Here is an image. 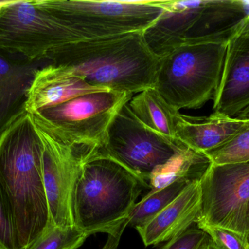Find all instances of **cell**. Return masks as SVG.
<instances>
[{
	"instance_id": "cell-18",
	"label": "cell",
	"mask_w": 249,
	"mask_h": 249,
	"mask_svg": "<svg viewBox=\"0 0 249 249\" xmlns=\"http://www.w3.org/2000/svg\"><path fill=\"white\" fill-rule=\"evenodd\" d=\"M212 164L207 155L184 145L169 160L152 172L148 181L149 192L158 191L176 181H200Z\"/></svg>"
},
{
	"instance_id": "cell-26",
	"label": "cell",
	"mask_w": 249,
	"mask_h": 249,
	"mask_svg": "<svg viewBox=\"0 0 249 249\" xmlns=\"http://www.w3.org/2000/svg\"><path fill=\"white\" fill-rule=\"evenodd\" d=\"M238 32L243 34V35H249V18L243 23L240 30Z\"/></svg>"
},
{
	"instance_id": "cell-4",
	"label": "cell",
	"mask_w": 249,
	"mask_h": 249,
	"mask_svg": "<svg viewBox=\"0 0 249 249\" xmlns=\"http://www.w3.org/2000/svg\"><path fill=\"white\" fill-rule=\"evenodd\" d=\"M228 43L184 41L160 58L154 88L178 112L202 108L219 90Z\"/></svg>"
},
{
	"instance_id": "cell-29",
	"label": "cell",
	"mask_w": 249,
	"mask_h": 249,
	"mask_svg": "<svg viewBox=\"0 0 249 249\" xmlns=\"http://www.w3.org/2000/svg\"><path fill=\"white\" fill-rule=\"evenodd\" d=\"M10 1H0V11H1V9L3 7L8 4Z\"/></svg>"
},
{
	"instance_id": "cell-10",
	"label": "cell",
	"mask_w": 249,
	"mask_h": 249,
	"mask_svg": "<svg viewBox=\"0 0 249 249\" xmlns=\"http://www.w3.org/2000/svg\"><path fill=\"white\" fill-rule=\"evenodd\" d=\"M35 127L42 143V174L51 225L74 227L72 203L76 183L83 164L99 147L68 146L36 124Z\"/></svg>"
},
{
	"instance_id": "cell-8",
	"label": "cell",
	"mask_w": 249,
	"mask_h": 249,
	"mask_svg": "<svg viewBox=\"0 0 249 249\" xmlns=\"http://www.w3.org/2000/svg\"><path fill=\"white\" fill-rule=\"evenodd\" d=\"M184 145L139 121L125 104L111 124L99 153L112 158L148 184L152 172Z\"/></svg>"
},
{
	"instance_id": "cell-22",
	"label": "cell",
	"mask_w": 249,
	"mask_h": 249,
	"mask_svg": "<svg viewBox=\"0 0 249 249\" xmlns=\"http://www.w3.org/2000/svg\"><path fill=\"white\" fill-rule=\"evenodd\" d=\"M229 142L206 153L214 165L249 162V119Z\"/></svg>"
},
{
	"instance_id": "cell-15",
	"label": "cell",
	"mask_w": 249,
	"mask_h": 249,
	"mask_svg": "<svg viewBox=\"0 0 249 249\" xmlns=\"http://www.w3.org/2000/svg\"><path fill=\"white\" fill-rule=\"evenodd\" d=\"M45 63L0 51V135L25 112L28 89L36 70Z\"/></svg>"
},
{
	"instance_id": "cell-16",
	"label": "cell",
	"mask_w": 249,
	"mask_h": 249,
	"mask_svg": "<svg viewBox=\"0 0 249 249\" xmlns=\"http://www.w3.org/2000/svg\"><path fill=\"white\" fill-rule=\"evenodd\" d=\"M246 120L213 112L207 117L180 114L175 119V137L193 150L206 153L216 150L233 138Z\"/></svg>"
},
{
	"instance_id": "cell-5",
	"label": "cell",
	"mask_w": 249,
	"mask_h": 249,
	"mask_svg": "<svg viewBox=\"0 0 249 249\" xmlns=\"http://www.w3.org/2000/svg\"><path fill=\"white\" fill-rule=\"evenodd\" d=\"M67 27L86 39L143 33L168 0H42Z\"/></svg>"
},
{
	"instance_id": "cell-7",
	"label": "cell",
	"mask_w": 249,
	"mask_h": 249,
	"mask_svg": "<svg viewBox=\"0 0 249 249\" xmlns=\"http://www.w3.org/2000/svg\"><path fill=\"white\" fill-rule=\"evenodd\" d=\"M83 39L86 38L67 27L42 0L11 1L0 11V51L48 61L60 47Z\"/></svg>"
},
{
	"instance_id": "cell-13",
	"label": "cell",
	"mask_w": 249,
	"mask_h": 249,
	"mask_svg": "<svg viewBox=\"0 0 249 249\" xmlns=\"http://www.w3.org/2000/svg\"><path fill=\"white\" fill-rule=\"evenodd\" d=\"M206 4V0H168L158 19L142 33L148 48L161 58L181 45Z\"/></svg>"
},
{
	"instance_id": "cell-28",
	"label": "cell",
	"mask_w": 249,
	"mask_h": 249,
	"mask_svg": "<svg viewBox=\"0 0 249 249\" xmlns=\"http://www.w3.org/2000/svg\"><path fill=\"white\" fill-rule=\"evenodd\" d=\"M237 118L242 120H248L249 119V108H247L246 111H244L239 116L237 117Z\"/></svg>"
},
{
	"instance_id": "cell-12",
	"label": "cell",
	"mask_w": 249,
	"mask_h": 249,
	"mask_svg": "<svg viewBox=\"0 0 249 249\" xmlns=\"http://www.w3.org/2000/svg\"><path fill=\"white\" fill-rule=\"evenodd\" d=\"M213 112L232 118L249 108V36L238 33L228 41Z\"/></svg>"
},
{
	"instance_id": "cell-14",
	"label": "cell",
	"mask_w": 249,
	"mask_h": 249,
	"mask_svg": "<svg viewBox=\"0 0 249 249\" xmlns=\"http://www.w3.org/2000/svg\"><path fill=\"white\" fill-rule=\"evenodd\" d=\"M200 208V184L193 181L152 220L136 230L145 247L168 242L196 225Z\"/></svg>"
},
{
	"instance_id": "cell-25",
	"label": "cell",
	"mask_w": 249,
	"mask_h": 249,
	"mask_svg": "<svg viewBox=\"0 0 249 249\" xmlns=\"http://www.w3.org/2000/svg\"><path fill=\"white\" fill-rule=\"evenodd\" d=\"M209 239L210 237L196 224L175 237L167 249H200Z\"/></svg>"
},
{
	"instance_id": "cell-9",
	"label": "cell",
	"mask_w": 249,
	"mask_h": 249,
	"mask_svg": "<svg viewBox=\"0 0 249 249\" xmlns=\"http://www.w3.org/2000/svg\"><path fill=\"white\" fill-rule=\"evenodd\" d=\"M200 213L196 225L226 228L249 241V162L212 163L199 181Z\"/></svg>"
},
{
	"instance_id": "cell-19",
	"label": "cell",
	"mask_w": 249,
	"mask_h": 249,
	"mask_svg": "<svg viewBox=\"0 0 249 249\" xmlns=\"http://www.w3.org/2000/svg\"><path fill=\"white\" fill-rule=\"evenodd\" d=\"M129 108L136 118L151 130L171 139L175 137V119L178 111L173 108L155 88L133 96Z\"/></svg>"
},
{
	"instance_id": "cell-11",
	"label": "cell",
	"mask_w": 249,
	"mask_h": 249,
	"mask_svg": "<svg viewBox=\"0 0 249 249\" xmlns=\"http://www.w3.org/2000/svg\"><path fill=\"white\" fill-rule=\"evenodd\" d=\"M107 91L91 86L69 67L49 63L35 73L26 94L24 109L34 114L77 96Z\"/></svg>"
},
{
	"instance_id": "cell-23",
	"label": "cell",
	"mask_w": 249,
	"mask_h": 249,
	"mask_svg": "<svg viewBox=\"0 0 249 249\" xmlns=\"http://www.w3.org/2000/svg\"><path fill=\"white\" fill-rule=\"evenodd\" d=\"M212 239L219 249H249V241L245 235L216 226H204L200 228Z\"/></svg>"
},
{
	"instance_id": "cell-6",
	"label": "cell",
	"mask_w": 249,
	"mask_h": 249,
	"mask_svg": "<svg viewBox=\"0 0 249 249\" xmlns=\"http://www.w3.org/2000/svg\"><path fill=\"white\" fill-rule=\"evenodd\" d=\"M132 97L111 91L88 94L32 114V118L36 126L64 144L100 148L114 118Z\"/></svg>"
},
{
	"instance_id": "cell-30",
	"label": "cell",
	"mask_w": 249,
	"mask_h": 249,
	"mask_svg": "<svg viewBox=\"0 0 249 249\" xmlns=\"http://www.w3.org/2000/svg\"><path fill=\"white\" fill-rule=\"evenodd\" d=\"M174 239V238H173ZM171 239V241H168V242L166 243V244H165V245L163 246V247L161 248V249H167L168 248V247H169L170 244H171V242H172V240Z\"/></svg>"
},
{
	"instance_id": "cell-27",
	"label": "cell",
	"mask_w": 249,
	"mask_h": 249,
	"mask_svg": "<svg viewBox=\"0 0 249 249\" xmlns=\"http://www.w3.org/2000/svg\"><path fill=\"white\" fill-rule=\"evenodd\" d=\"M200 249H219L216 246L213 244V243L212 242V239L209 240L203 247H201Z\"/></svg>"
},
{
	"instance_id": "cell-17",
	"label": "cell",
	"mask_w": 249,
	"mask_h": 249,
	"mask_svg": "<svg viewBox=\"0 0 249 249\" xmlns=\"http://www.w3.org/2000/svg\"><path fill=\"white\" fill-rule=\"evenodd\" d=\"M249 18V1L206 0L198 20L185 40L228 42Z\"/></svg>"
},
{
	"instance_id": "cell-1",
	"label": "cell",
	"mask_w": 249,
	"mask_h": 249,
	"mask_svg": "<svg viewBox=\"0 0 249 249\" xmlns=\"http://www.w3.org/2000/svg\"><path fill=\"white\" fill-rule=\"evenodd\" d=\"M0 187L27 249L51 225L42 174V147L32 114L22 113L0 135Z\"/></svg>"
},
{
	"instance_id": "cell-3",
	"label": "cell",
	"mask_w": 249,
	"mask_h": 249,
	"mask_svg": "<svg viewBox=\"0 0 249 249\" xmlns=\"http://www.w3.org/2000/svg\"><path fill=\"white\" fill-rule=\"evenodd\" d=\"M146 181L109 156L93 152L83 164L73 195L74 226L119 240Z\"/></svg>"
},
{
	"instance_id": "cell-2",
	"label": "cell",
	"mask_w": 249,
	"mask_h": 249,
	"mask_svg": "<svg viewBox=\"0 0 249 249\" xmlns=\"http://www.w3.org/2000/svg\"><path fill=\"white\" fill-rule=\"evenodd\" d=\"M48 61L71 69L95 87L133 95L154 87L160 58L135 32L66 44Z\"/></svg>"
},
{
	"instance_id": "cell-24",
	"label": "cell",
	"mask_w": 249,
	"mask_h": 249,
	"mask_svg": "<svg viewBox=\"0 0 249 249\" xmlns=\"http://www.w3.org/2000/svg\"><path fill=\"white\" fill-rule=\"evenodd\" d=\"M0 249H18L16 230L10 207L0 187Z\"/></svg>"
},
{
	"instance_id": "cell-20",
	"label": "cell",
	"mask_w": 249,
	"mask_h": 249,
	"mask_svg": "<svg viewBox=\"0 0 249 249\" xmlns=\"http://www.w3.org/2000/svg\"><path fill=\"white\" fill-rule=\"evenodd\" d=\"M191 183L187 181H176L158 191L149 192L140 202L136 203L129 216L128 225L136 229L147 224L177 198Z\"/></svg>"
},
{
	"instance_id": "cell-21",
	"label": "cell",
	"mask_w": 249,
	"mask_h": 249,
	"mask_svg": "<svg viewBox=\"0 0 249 249\" xmlns=\"http://www.w3.org/2000/svg\"><path fill=\"white\" fill-rule=\"evenodd\" d=\"M88 237L75 226L63 228L51 225L27 249H77Z\"/></svg>"
}]
</instances>
